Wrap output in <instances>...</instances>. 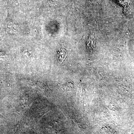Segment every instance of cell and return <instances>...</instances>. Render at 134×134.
Wrapping results in <instances>:
<instances>
[{"mask_svg":"<svg viewBox=\"0 0 134 134\" xmlns=\"http://www.w3.org/2000/svg\"><path fill=\"white\" fill-rule=\"evenodd\" d=\"M86 46L90 52H92L95 50V39L93 35L89 36L86 43Z\"/></svg>","mask_w":134,"mask_h":134,"instance_id":"obj_1","label":"cell"},{"mask_svg":"<svg viewBox=\"0 0 134 134\" xmlns=\"http://www.w3.org/2000/svg\"><path fill=\"white\" fill-rule=\"evenodd\" d=\"M67 53L64 48H60L58 52V59L60 63H62L66 58Z\"/></svg>","mask_w":134,"mask_h":134,"instance_id":"obj_2","label":"cell"},{"mask_svg":"<svg viewBox=\"0 0 134 134\" xmlns=\"http://www.w3.org/2000/svg\"><path fill=\"white\" fill-rule=\"evenodd\" d=\"M102 134H116L112 129L108 128H105L102 130Z\"/></svg>","mask_w":134,"mask_h":134,"instance_id":"obj_3","label":"cell"}]
</instances>
